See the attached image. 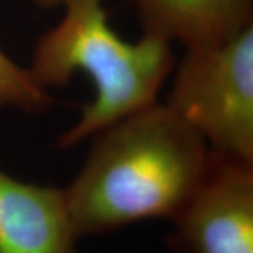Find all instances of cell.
I'll return each instance as SVG.
<instances>
[{"label": "cell", "mask_w": 253, "mask_h": 253, "mask_svg": "<svg viewBox=\"0 0 253 253\" xmlns=\"http://www.w3.org/2000/svg\"><path fill=\"white\" fill-rule=\"evenodd\" d=\"M212 154L253 162V26L186 49L166 103Z\"/></svg>", "instance_id": "obj_3"}, {"label": "cell", "mask_w": 253, "mask_h": 253, "mask_svg": "<svg viewBox=\"0 0 253 253\" xmlns=\"http://www.w3.org/2000/svg\"><path fill=\"white\" fill-rule=\"evenodd\" d=\"M63 190L0 170V253H76Z\"/></svg>", "instance_id": "obj_5"}, {"label": "cell", "mask_w": 253, "mask_h": 253, "mask_svg": "<svg viewBox=\"0 0 253 253\" xmlns=\"http://www.w3.org/2000/svg\"><path fill=\"white\" fill-rule=\"evenodd\" d=\"M142 34L186 49L224 44L253 26V0H131Z\"/></svg>", "instance_id": "obj_6"}, {"label": "cell", "mask_w": 253, "mask_h": 253, "mask_svg": "<svg viewBox=\"0 0 253 253\" xmlns=\"http://www.w3.org/2000/svg\"><path fill=\"white\" fill-rule=\"evenodd\" d=\"M44 10L62 9L58 24L37 41L27 69L44 89L62 87L75 73L94 86V99L82 107L81 118L58 138L59 149H71L101 128L148 107L174 69L172 44L142 34L128 42L109 23L104 0H33Z\"/></svg>", "instance_id": "obj_2"}, {"label": "cell", "mask_w": 253, "mask_h": 253, "mask_svg": "<svg viewBox=\"0 0 253 253\" xmlns=\"http://www.w3.org/2000/svg\"><path fill=\"white\" fill-rule=\"evenodd\" d=\"M51 103L46 89L33 79L27 68H21L0 48V107L42 113Z\"/></svg>", "instance_id": "obj_7"}, {"label": "cell", "mask_w": 253, "mask_h": 253, "mask_svg": "<svg viewBox=\"0 0 253 253\" xmlns=\"http://www.w3.org/2000/svg\"><path fill=\"white\" fill-rule=\"evenodd\" d=\"M63 190L78 238L146 219L173 221L207 174L206 141L168 104H154L101 128Z\"/></svg>", "instance_id": "obj_1"}, {"label": "cell", "mask_w": 253, "mask_h": 253, "mask_svg": "<svg viewBox=\"0 0 253 253\" xmlns=\"http://www.w3.org/2000/svg\"><path fill=\"white\" fill-rule=\"evenodd\" d=\"M179 253H253V162L211 152L207 174L172 221Z\"/></svg>", "instance_id": "obj_4"}]
</instances>
